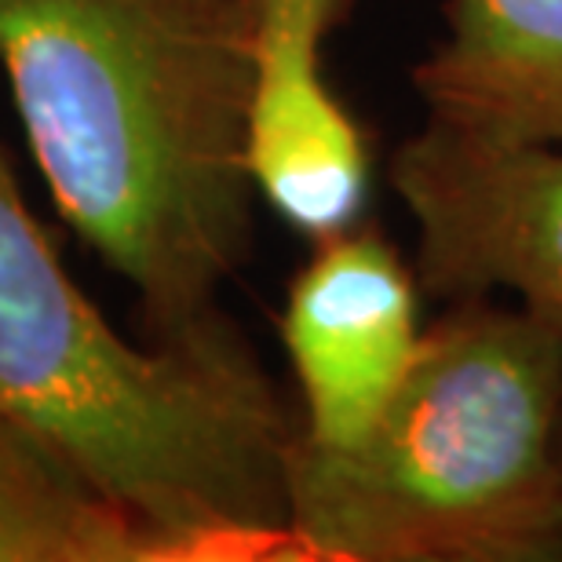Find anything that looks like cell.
Masks as SVG:
<instances>
[{
  "label": "cell",
  "instance_id": "1",
  "mask_svg": "<svg viewBox=\"0 0 562 562\" xmlns=\"http://www.w3.org/2000/svg\"><path fill=\"white\" fill-rule=\"evenodd\" d=\"M0 70L66 227L150 344L231 318L252 252L245 0H0Z\"/></svg>",
  "mask_w": 562,
  "mask_h": 562
},
{
  "label": "cell",
  "instance_id": "2",
  "mask_svg": "<svg viewBox=\"0 0 562 562\" xmlns=\"http://www.w3.org/2000/svg\"><path fill=\"white\" fill-rule=\"evenodd\" d=\"M0 409L70 457L165 562H289L296 413L234 322L132 344L66 271L0 150Z\"/></svg>",
  "mask_w": 562,
  "mask_h": 562
},
{
  "label": "cell",
  "instance_id": "3",
  "mask_svg": "<svg viewBox=\"0 0 562 562\" xmlns=\"http://www.w3.org/2000/svg\"><path fill=\"white\" fill-rule=\"evenodd\" d=\"M285 497L289 562H562V329L446 303L362 442L292 431Z\"/></svg>",
  "mask_w": 562,
  "mask_h": 562
},
{
  "label": "cell",
  "instance_id": "4",
  "mask_svg": "<svg viewBox=\"0 0 562 562\" xmlns=\"http://www.w3.org/2000/svg\"><path fill=\"white\" fill-rule=\"evenodd\" d=\"M417 231L420 289L457 303L508 292L562 329V143L493 139L427 117L387 161Z\"/></svg>",
  "mask_w": 562,
  "mask_h": 562
},
{
  "label": "cell",
  "instance_id": "5",
  "mask_svg": "<svg viewBox=\"0 0 562 562\" xmlns=\"http://www.w3.org/2000/svg\"><path fill=\"white\" fill-rule=\"evenodd\" d=\"M420 296L417 267L373 223L314 241L278 314L300 442L347 449L373 431L420 355Z\"/></svg>",
  "mask_w": 562,
  "mask_h": 562
},
{
  "label": "cell",
  "instance_id": "6",
  "mask_svg": "<svg viewBox=\"0 0 562 562\" xmlns=\"http://www.w3.org/2000/svg\"><path fill=\"white\" fill-rule=\"evenodd\" d=\"M358 0H245L249 172L256 198L311 245L366 220L373 143L325 70Z\"/></svg>",
  "mask_w": 562,
  "mask_h": 562
},
{
  "label": "cell",
  "instance_id": "7",
  "mask_svg": "<svg viewBox=\"0 0 562 562\" xmlns=\"http://www.w3.org/2000/svg\"><path fill=\"white\" fill-rule=\"evenodd\" d=\"M409 81L431 121L562 143V0H446L442 37Z\"/></svg>",
  "mask_w": 562,
  "mask_h": 562
},
{
  "label": "cell",
  "instance_id": "8",
  "mask_svg": "<svg viewBox=\"0 0 562 562\" xmlns=\"http://www.w3.org/2000/svg\"><path fill=\"white\" fill-rule=\"evenodd\" d=\"M0 562H165V552L70 457L0 409Z\"/></svg>",
  "mask_w": 562,
  "mask_h": 562
}]
</instances>
